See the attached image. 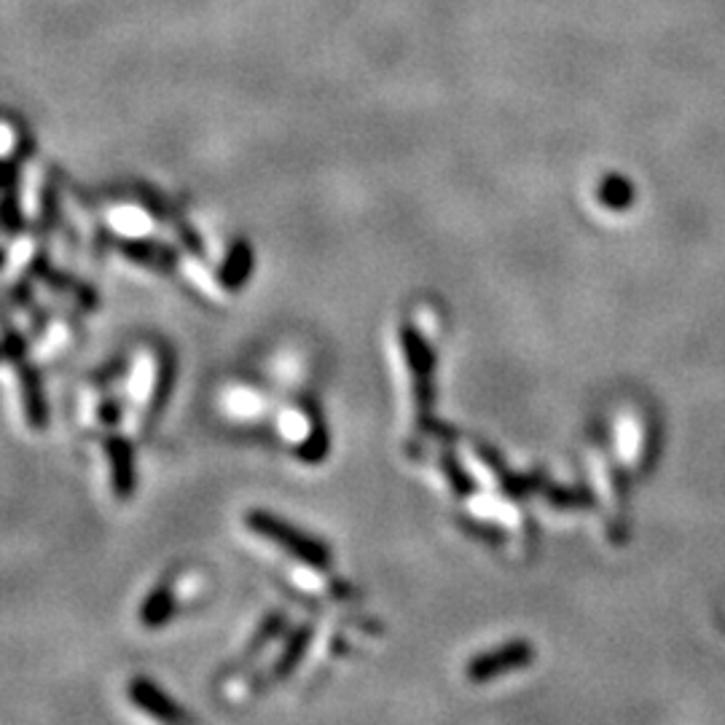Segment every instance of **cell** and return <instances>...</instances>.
Segmentation results:
<instances>
[{
  "mask_svg": "<svg viewBox=\"0 0 725 725\" xmlns=\"http://www.w3.org/2000/svg\"><path fill=\"white\" fill-rule=\"evenodd\" d=\"M250 272H253V248H250L245 239L232 245L228 250L224 266H221L218 279L226 290H239L245 283L250 279Z\"/></svg>",
  "mask_w": 725,
  "mask_h": 725,
  "instance_id": "obj_5",
  "label": "cell"
},
{
  "mask_svg": "<svg viewBox=\"0 0 725 725\" xmlns=\"http://www.w3.org/2000/svg\"><path fill=\"white\" fill-rule=\"evenodd\" d=\"M16 374H20L22 401H25L27 420H30V425L36 427V430H43L49 411H46V401H43L41 376H38V371L25 361H20V371H16Z\"/></svg>",
  "mask_w": 725,
  "mask_h": 725,
  "instance_id": "obj_4",
  "label": "cell"
},
{
  "mask_svg": "<svg viewBox=\"0 0 725 725\" xmlns=\"http://www.w3.org/2000/svg\"><path fill=\"white\" fill-rule=\"evenodd\" d=\"M102 422H105L108 427L116 425V422H118V407H116V403L108 401L105 407H102Z\"/></svg>",
  "mask_w": 725,
  "mask_h": 725,
  "instance_id": "obj_9",
  "label": "cell"
},
{
  "mask_svg": "<svg viewBox=\"0 0 725 725\" xmlns=\"http://www.w3.org/2000/svg\"><path fill=\"white\" fill-rule=\"evenodd\" d=\"M173 613H175V593L167 584H164L148 593V599L142 602L140 624L146 626V629H162V626L173 618Z\"/></svg>",
  "mask_w": 725,
  "mask_h": 725,
  "instance_id": "obj_6",
  "label": "cell"
},
{
  "mask_svg": "<svg viewBox=\"0 0 725 725\" xmlns=\"http://www.w3.org/2000/svg\"><path fill=\"white\" fill-rule=\"evenodd\" d=\"M105 454L111 460V478H113V489L122 500L133 498L135 495V454L133 447H129L127 438L122 436H111L105 438Z\"/></svg>",
  "mask_w": 725,
  "mask_h": 725,
  "instance_id": "obj_3",
  "label": "cell"
},
{
  "mask_svg": "<svg viewBox=\"0 0 725 725\" xmlns=\"http://www.w3.org/2000/svg\"><path fill=\"white\" fill-rule=\"evenodd\" d=\"M124 253H127L129 259L140 261V264H151V266H173L175 261L173 250L153 242H127L124 245Z\"/></svg>",
  "mask_w": 725,
  "mask_h": 725,
  "instance_id": "obj_7",
  "label": "cell"
},
{
  "mask_svg": "<svg viewBox=\"0 0 725 725\" xmlns=\"http://www.w3.org/2000/svg\"><path fill=\"white\" fill-rule=\"evenodd\" d=\"M245 522H248V527L253 529L255 535L272 540L274 546L285 548L290 557L301 559V562H307L310 567H328L330 564V553L325 551V546H320L317 540L307 538L304 533H299V529L290 527L288 522H283V518H277L270 511L255 508V511L248 513Z\"/></svg>",
  "mask_w": 725,
  "mask_h": 725,
  "instance_id": "obj_1",
  "label": "cell"
},
{
  "mask_svg": "<svg viewBox=\"0 0 725 725\" xmlns=\"http://www.w3.org/2000/svg\"><path fill=\"white\" fill-rule=\"evenodd\" d=\"M129 699H133L142 712L157 717V721L164 723L186 721V712H183L164 690H159L157 685L142 680V677H135V680L129 683Z\"/></svg>",
  "mask_w": 725,
  "mask_h": 725,
  "instance_id": "obj_2",
  "label": "cell"
},
{
  "mask_svg": "<svg viewBox=\"0 0 725 725\" xmlns=\"http://www.w3.org/2000/svg\"><path fill=\"white\" fill-rule=\"evenodd\" d=\"M310 645V629H301L296 632L293 637H290V642L285 645V650L279 653L277 664H274V677H285L293 672V666L299 664L301 653H304V648Z\"/></svg>",
  "mask_w": 725,
  "mask_h": 725,
  "instance_id": "obj_8",
  "label": "cell"
}]
</instances>
